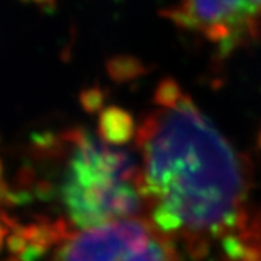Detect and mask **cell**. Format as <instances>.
Returning <instances> with one entry per match:
<instances>
[{"instance_id": "cell-5", "label": "cell", "mask_w": 261, "mask_h": 261, "mask_svg": "<svg viewBox=\"0 0 261 261\" xmlns=\"http://www.w3.org/2000/svg\"><path fill=\"white\" fill-rule=\"evenodd\" d=\"M125 113L119 111H111L102 122L105 135L109 142H121L129 137L130 121L125 119Z\"/></svg>"}, {"instance_id": "cell-8", "label": "cell", "mask_w": 261, "mask_h": 261, "mask_svg": "<svg viewBox=\"0 0 261 261\" xmlns=\"http://www.w3.org/2000/svg\"><path fill=\"white\" fill-rule=\"evenodd\" d=\"M23 2H35L38 5H45V3H51L53 0H23Z\"/></svg>"}, {"instance_id": "cell-2", "label": "cell", "mask_w": 261, "mask_h": 261, "mask_svg": "<svg viewBox=\"0 0 261 261\" xmlns=\"http://www.w3.org/2000/svg\"><path fill=\"white\" fill-rule=\"evenodd\" d=\"M137 166L126 149L92 134L74 137L60 195L71 222L89 229L126 219L142 203Z\"/></svg>"}, {"instance_id": "cell-9", "label": "cell", "mask_w": 261, "mask_h": 261, "mask_svg": "<svg viewBox=\"0 0 261 261\" xmlns=\"http://www.w3.org/2000/svg\"><path fill=\"white\" fill-rule=\"evenodd\" d=\"M3 261H22V260H20V257H19V255H10V257L5 258Z\"/></svg>"}, {"instance_id": "cell-6", "label": "cell", "mask_w": 261, "mask_h": 261, "mask_svg": "<svg viewBox=\"0 0 261 261\" xmlns=\"http://www.w3.org/2000/svg\"><path fill=\"white\" fill-rule=\"evenodd\" d=\"M20 226L18 229L12 231V232L8 235L6 238V245H8V250H9L13 255H20L22 252L27 250L28 244H27V240L23 238V235L19 232Z\"/></svg>"}, {"instance_id": "cell-1", "label": "cell", "mask_w": 261, "mask_h": 261, "mask_svg": "<svg viewBox=\"0 0 261 261\" xmlns=\"http://www.w3.org/2000/svg\"><path fill=\"white\" fill-rule=\"evenodd\" d=\"M142 130V192L164 232L219 235L241 215L245 181L232 145L177 84L157 90Z\"/></svg>"}, {"instance_id": "cell-3", "label": "cell", "mask_w": 261, "mask_h": 261, "mask_svg": "<svg viewBox=\"0 0 261 261\" xmlns=\"http://www.w3.org/2000/svg\"><path fill=\"white\" fill-rule=\"evenodd\" d=\"M168 18L222 54L261 38V0H177Z\"/></svg>"}, {"instance_id": "cell-4", "label": "cell", "mask_w": 261, "mask_h": 261, "mask_svg": "<svg viewBox=\"0 0 261 261\" xmlns=\"http://www.w3.org/2000/svg\"><path fill=\"white\" fill-rule=\"evenodd\" d=\"M56 261H173L167 244L140 219H119L68 238Z\"/></svg>"}, {"instance_id": "cell-7", "label": "cell", "mask_w": 261, "mask_h": 261, "mask_svg": "<svg viewBox=\"0 0 261 261\" xmlns=\"http://www.w3.org/2000/svg\"><path fill=\"white\" fill-rule=\"evenodd\" d=\"M6 232H8L6 226L2 224V221H0V250H2V245H3V240L6 238Z\"/></svg>"}, {"instance_id": "cell-10", "label": "cell", "mask_w": 261, "mask_h": 261, "mask_svg": "<svg viewBox=\"0 0 261 261\" xmlns=\"http://www.w3.org/2000/svg\"><path fill=\"white\" fill-rule=\"evenodd\" d=\"M2 177H3V164H2V160H0V183L3 181Z\"/></svg>"}]
</instances>
